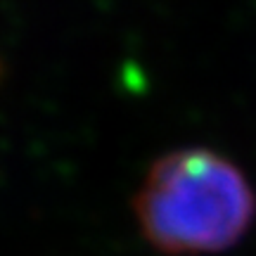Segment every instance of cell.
<instances>
[{"label": "cell", "instance_id": "obj_1", "mask_svg": "<svg viewBox=\"0 0 256 256\" xmlns=\"http://www.w3.org/2000/svg\"><path fill=\"white\" fill-rule=\"evenodd\" d=\"M256 214V197L238 166L211 150L162 156L140 185L142 235L168 254H206L238 242Z\"/></svg>", "mask_w": 256, "mask_h": 256}]
</instances>
